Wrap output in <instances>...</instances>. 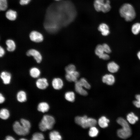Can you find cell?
<instances>
[{"label":"cell","mask_w":140,"mask_h":140,"mask_svg":"<svg viewBox=\"0 0 140 140\" xmlns=\"http://www.w3.org/2000/svg\"><path fill=\"white\" fill-rule=\"evenodd\" d=\"M119 12L121 16L127 21H130L135 18L136 14L132 6L129 3H125L121 7Z\"/></svg>","instance_id":"cell-1"},{"label":"cell","mask_w":140,"mask_h":140,"mask_svg":"<svg viewBox=\"0 0 140 140\" xmlns=\"http://www.w3.org/2000/svg\"><path fill=\"white\" fill-rule=\"evenodd\" d=\"M55 122V119L52 116L49 115H44L39 124V128L42 131L51 130L53 128Z\"/></svg>","instance_id":"cell-2"},{"label":"cell","mask_w":140,"mask_h":140,"mask_svg":"<svg viewBox=\"0 0 140 140\" xmlns=\"http://www.w3.org/2000/svg\"><path fill=\"white\" fill-rule=\"evenodd\" d=\"M76 123L84 128L95 126L97 124L96 119L92 118H88L86 115L83 116H77L75 118Z\"/></svg>","instance_id":"cell-3"},{"label":"cell","mask_w":140,"mask_h":140,"mask_svg":"<svg viewBox=\"0 0 140 140\" xmlns=\"http://www.w3.org/2000/svg\"><path fill=\"white\" fill-rule=\"evenodd\" d=\"M13 131L17 135L19 136H24L28 135L30 130L24 128L19 122L16 121L13 124Z\"/></svg>","instance_id":"cell-4"},{"label":"cell","mask_w":140,"mask_h":140,"mask_svg":"<svg viewBox=\"0 0 140 140\" xmlns=\"http://www.w3.org/2000/svg\"><path fill=\"white\" fill-rule=\"evenodd\" d=\"M122 128L117 130V134L118 137L122 139H126L130 136L132 133L130 127H122Z\"/></svg>","instance_id":"cell-5"},{"label":"cell","mask_w":140,"mask_h":140,"mask_svg":"<svg viewBox=\"0 0 140 140\" xmlns=\"http://www.w3.org/2000/svg\"><path fill=\"white\" fill-rule=\"evenodd\" d=\"M29 37L30 39L34 42H41L43 39V37L40 32L36 31H32L30 33Z\"/></svg>","instance_id":"cell-6"},{"label":"cell","mask_w":140,"mask_h":140,"mask_svg":"<svg viewBox=\"0 0 140 140\" xmlns=\"http://www.w3.org/2000/svg\"><path fill=\"white\" fill-rule=\"evenodd\" d=\"M27 55L32 56L38 63H40L42 60V57L40 53L37 50L31 49L28 50L26 53Z\"/></svg>","instance_id":"cell-7"},{"label":"cell","mask_w":140,"mask_h":140,"mask_svg":"<svg viewBox=\"0 0 140 140\" xmlns=\"http://www.w3.org/2000/svg\"><path fill=\"white\" fill-rule=\"evenodd\" d=\"M36 84L37 88L41 90L46 89L48 86L47 80L45 78L38 79L36 81Z\"/></svg>","instance_id":"cell-8"},{"label":"cell","mask_w":140,"mask_h":140,"mask_svg":"<svg viewBox=\"0 0 140 140\" xmlns=\"http://www.w3.org/2000/svg\"><path fill=\"white\" fill-rule=\"evenodd\" d=\"M79 75V72L75 71L73 72L66 73L65 78L68 81L75 82L77 81V78Z\"/></svg>","instance_id":"cell-9"},{"label":"cell","mask_w":140,"mask_h":140,"mask_svg":"<svg viewBox=\"0 0 140 140\" xmlns=\"http://www.w3.org/2000/svg\"><path fill=\"white\" fill-rule=\"evenodd\" d=\"M83 87L79 81L75 82V88L76 92L81 95L86 96L87 95L88 93Z\"/></svg>","instance_id":"cell-10"},{"label":"cell","mask_w":140,"mask_h":140,"mask_svg":"<svg viewBox=\"0 0 140 140\" xmlns=\"http://www.w3.org/2000/svg\"><path fill=\"white\" fill-rule=\"evenodd\" d=\"M62 80L59 78H54L52 81V85L53 88L55 90H60L63 86Z\"/></svg>","instance_id":"cell-11"},{"label":"cell","mask_w":140,"mask_h":140,"mask_svg":"<svg viewBox=\"0 0 140 140\" xmlns=\"http://www.w3.org/2000/svg\"><path fill=\"white\" fill-rule=\"evenodd\" d=\"M102 81L108 85H111L114 84L115 82V78L111 74H106L102 78Z\"/></svg>","instance_id":"cell-12"},{"label":"cell","mask_w":140,"mask_h":140,"mask_svg":"<svg viewBox=\"0 0 140 140\" xmlns=\"http://www.w3.org/2000/svg\"><path fill=\"white\" fill-rule=\"evenodd\" d=\"M50 108V106L47 102H42L38 104L37 109L39 111L44 113L47 112L49 110Z\"/></svg>","instance_id":"cell-13"},{"label":"cell","mask_w":140,"mask_h":140,"mask_svg":"<svg viewBox=\"0 0 140 140\" xmlns=\"http://www.w3.org/2000/svg\"><path fill=\"white\" fill-rule=\"evenodd\" d=\"M16 97L17 101L19 102H25L27 100L26 93L24 90H20L17 92Z\"/></svg>","instance_id":"cell-14"},{"label":"cell","mask_w":140,"mask_h":140,"mask_svg":"<svg viewBox=\"0 0 140 140\" xmlns=\"http://www.w3.org/2000/svg\"><path fill=\"white\" fill-rule=\"evenodd\" d=\"M0 77L4 84H8L10 83L11 76L9 72L5 71L2 72L1 73Z\"/></svg>","instance_id":"cell-15"},{"label":"cell","mask_w":140,"mask_h":140,"mask_svg":"<svg viewBox=\"0 0 140 140\" xmlns=\"http://www.w3.org/2000/svg\"><path fill=\"white\" fill-rule=\"evenodd\" d=\"M98 30L101 32L103 36H107L110 33L109 27L105 23H102L100 24L98 27Z\"/></svg>","instance_id":"cell-16"},{"label":"cell","mask_w":140,"mask_h":140,"mask_svg":"<svg viewBox=\"0 0 140 140\" xmlns=\"http://www.w3.org/2000/svg\"><path fill=\"white\" fill-rule=\"evenodd\" d=\"M5 16L6 18L10 20L13 21L15 20L17 17V12L13 10L10 9L6 12Z\"/></svg>","instance_id":"cell-17"},{"label":"cell","mask_w":140,"mask_h":140,"mask_svg":"<svg viewBox=\"0 0 140 140\" xmlns=\"http://www.w3.org/2000/svg\"><path fill=\"white\" fill-rule=\"evenodd\" d=\"M107 67L109 72L114 73L118 71L119 67V66L115 62L111 61L108 64Z\"/></svg>","instance_id":"cell-18"},{"label":"cell","mask_w":140,"mask_h":140,"mask_svg":"<svg viewBox=\"0 0 140 140\" xmlns=\"http://www.w3.org/2000/svg\"><path fill=\"white\" fill-rule=\"evenodd\" d=\"M109 120L105 116H102L99 119L98 123L99 126L101 128H105L108 126L109 122Z\"/></svg>","instance_id":"cell-19"},{"label":"cell","mask_w":140,"mask_h":140,"mask_svg":"<svg viewBox=\"0 0 140 140\" xmlns=\"http://www.w3.org/2000/svg\"><path fill=\"white\" fill-rule=\"evenodd\" d=\"M49 137L51 140H61L62 139V137L59 133L55 130L50 132L49 134Z\"/></svg>","instance_id":"cell-20"},{"label":"cell","mask_w":140,"mask_h":140,"mask_svg":"<svg viewBox=\"0 0 140 140\" xmlns=\"http://www.w3.org/2000/svg\"><path fill=\"white\" fill-rule=\"evenodd\" d=\"M127 118L128 122L131 124H135L138 120V117L132 112L129 113L127 115Z\"/></svg>","instance_id":"cell-21"},{"label":"cell","mask_w":140,"mask_h":140,"mask_svg":"<svg viewBox=\"0 0 140 140\" xmlns=\"http://www.w3.org/2000/svg\"><path fill=\"white\" fill-rule=\"evenodd\" d=\"M10 113L9 110L6 108H4L1 109L0 111V118L3 120L8 119L10 116Z\"/></svg>","instance_id":"cell-22"},{"label":"cell","mask_w":140,"mask_h":140,"mask_svg":"<svg viewBox=\"0 0 140 140\" xmlns=\"http://www.w3.org/2000/svg\"><path fill=\"white\" fill-rule=\"evenodd\" d=\"M104 0H95L94 6L95 10L98 12L101 11L102 6L105 2Z\"/></svg>","instance_id":"cell-23"},{"label":"cell","mask_w":140,"mask_h":140,"mask_svg":"<svg viewBox=\"0 0 140 140\" xmlns=\"http://www.w3.org/2000/svg\"><path fill=\"white\" fill-rule=\"evenodd\" d=\"M7 46V49L9 51H13L16 47V45L14 41L11 39H8L6 41Z\"/></svg>","instance_id":"cell-24"},{"label":"cell","mask_w":140,"mask_h":140,"mask_svg":"<svg viewBox=\"0 0 140 140\" xmlns=\"http://www.w3.org/2000/svg\"><path fill=\"white\" fill-rule=\"evenodd\" d=\"M65 97L67 101L70 102H73L74 101L75 96L74 93L72 91H68L65 93Z\"/></svg>","instance_id":"cell-25"},{"label":"cell","mask_w":140,"mask_h":140,"mask_svg":"<svg viewBox=\"0 0 140 140\" xmlns=\"http://www.w3.org/2000/svg\"><path fill=\"white\" fill-rule=\"evenodd\" d=\"M30 74L32 77L36 78L38 77L40 74V70L37 68L33 67L30 70Z\"/></svg>","instance_id":"cell-26"},{"label":"cell","mask_w":140,"mask_h":140,"mask_svg":"<svg viewBox=\"0 0 140 140\" xmlns=\"http://www.w3.org/2000/svg\"><path fill=\"white\" fill-rule=\"evenodd\" d=\"M99 133V130L95 126H94L90 128L88 132V134L90 137H94L97 136Z\"/></svg>","instance_id":"cell-27"},{"label":"cell","mask_w":140,"mask_h":140,"mask_svg":"<svg viewBox=\"0 0 140 140\" xmlns=\"http://www.w3.org/2000/svg\"><path fill=\"white\" fill-rule=\"evenodd\" d=\"M110 4V2L109 0H106L102 8L101 11L104 13L109 11L111 8Z\"/></svg>","instance_id":"cell-28"},{"label":"cell","mask_w":140,"mask_h":140,"mask_svg":"<svg viewBox=\"0 0 140 140\" xmlns=\"http://www.w3.org/2000/svg\"><path fill=\"white\" fill-rule=\"evenodd\" d=\"M45 139L44 134L41 132H36L32 135L31 139L32 140H43Z\"/></svg>","instance_id":"cell-29"},{"label":"cell","mask_w":140,"mask_h":140,"mask_svg":"<svg viewBox=\"0 0 140 140\" xmlns=\"http://www.w3.org/2000/svg\"><path fill=\"white\" fill-rule=\"evenodd\" d=\"M20 122L24 128L29 130H30L31 125L29 120L24 118H22L20 120Z\"/></svg>","instance_id":"cell-30"},{"label":"cell","mask_w":140,"mask_h":140,"mask_svg":"<svg viewBox=\"0 0 140 140\" xmlns=\"http://www.w3.org/2000/svg\"><path fill=\"white\" fill-rule=\"evenodd\" d=\"M131 31L135 35L139 33L140 32V23H137L134 24L132 26Z\"/></svg>","instance_id":"cell-31"},{"label":"cell","mask_w":140,"mask_h":140,"mask_svg":"<svg viewBox=\"0 0 140 140\" xmlns=\"http://www.w3.org/2000/svg\"><path fill=\"white\" fill-rule=\"evenodd\" d=\"M95 53L96 55L100 57L104 53L102 45H99L96 47Z\"/></svg>","instance_id":"cell-32"},{"label":"cell","mask_w":140,"mask_h":140,"mask_svg":"<svg viewBox=\"0 0 140 140\" xmlns=\"http://www.w3.org/2000/svg\"><path fill=\"white\" fill-rule=\"evenodd\" d=\"M79 81L83 87L87 89H89L90 88L91 86L90 84L85 78H81Z\"/></svg>","instance_id":"cell-33"},{"label":"cell","mask_w":140,"mask_h":140,"mask_svg":"<svg viewBox=\"0 0 140 140\" xmlns=\"http://www.w3.org/2000/svg\"><path fill=\"white\" fill-rule=\"evenodd\" d=\"M8 8L7 0H0V10L1 11H5Z\"/></svg>","instance_id":"cell-34"},{"label":"cell","mask_w":140,"mask_h":140,"mask_svg":"<svg viewBox=\"0 0 140 140\" xmlns=\"http://www.w3.org/2000/svg\"><path fill=\"white\" fill-rule=\"evenodd\" d=\"M65 70L66 73L73 72L75 71V67L73 64H70L66 67Z\"/></svg>","instance_id":"cell-35"},{"label":"cell","mask_w":140,"mask_h":140,"mask_svg":"<svg viewBox=\"0 0 140 140\" xmlns=\"http://www.w3.org/2000/svg\"><path fill=\"white\" fill-rule=\"evenodd\" d=\"M136 100L133 101V104L137 108H140V94L137 95L135 96Z\"/></svg>","instance_id":"cell-36"},{"label":"cell","mask_w":140,"mask_h":140,"mask_svg":"<svg viewBox=\"0 0 140 140\" xmlns=\"http://www.w3.org/2000/svg\"><path fill=\"white\" fill-rule=\"evenodd\" d=\"M103 50L105 53H109L111 52V50L109 45L106 44H104L102 45Z\"/></svg>","instance_id":"cell-37"},{"label":"cell","mask_w":140,"mask_h":140,"mask_svg":"<svg viewBox=\"0 0 140 140\" xmlns=\"http://www.w3.org/2000/svg\"><path fill=\"white\" fill-rule=\"evenodd\" d=\"M99 57L100 58L104 60H107L109 58V55L107 53H105Z\"/></svg>","instance_id":"cell-38"},{"label":"cell","mask_w":140,"mask_h":140,"mask_svg":"<svg viewBox=\"0 0 140 140\" xmlns=\"http://www.w3.org/2000/svg\"><path fill=\"white\" fill-rule=\"evenodd\" d=\"M31 0H19V3L21 5H25L28 4Z\"/></svg>","instance_id":"cell-39"},{"label":"cell","mask_w":140,"mask_h":140,"mask_svg":"<svg viewBox=\"0 0 140 140\" xmlns=\"http://www.w3.org/2000/svg\"><path fill=\"white\" fill-rule=\"evenodd\" d=\"M5 100V98L3 94L1 93L0 94V103L2 104L4 102Z\"/></svg>","instance_id":"cell-40"},{"label":"cell","mask_w":140,"mask_h":140,"mask_svg":"<svg viewBox=\"0 0 140 140\" xmlns=\"http://www.w3.org/2000/svg\"><path fill=\"white\" fill-rule=\"evenodd\" d=\"M5 140H15V139L13 136L10 135H8L6 136Z\"/></svg>","instance_id":"cell-41"},{"label":"cell","mask_w":140,"mask_h":140,"mask_svg":"<svg viewBox=\"0 0 140 140\" xmlns=\"http://www.w3.org/2000/svg\"><path fill=\"white\" fill-rule=\"evenodd\" d=\"M5 53V51L3 48L0 46V56H2Z\"/></svg>","instance_id":"cell-42"},{"label":"cell","mask_w":140,"mask_h":140,"mask_svg":"<svg viewBox=\"0 0 140 140\" xmlns=\"http://www.w3.org/2000/svg\"><path fill=\"white\" fill-rule=\"evenodd\" d=\"M137 56L139 59L140 60V51H139L137 54Z\"/></svg>","instance_id":"cell-43"},{"label":"cell","mask_w":140,"mask_h":140,"mask_svg":"<svg viewBox=\"0 0 140 140\" xmlns=\"http://www.w3.org/2000/svg\"><path fill=\"white\" fill-rule=\"evenodd\" d=\"M19 140H27V139L25 138H20L19 139Z\"/></svg>","instance_id":"cell-44"},{"label":"cell","mask_w":140,"mask_h":140,"mask_svg":"<svg viewBox=\"0 0 140 140\" xmlns=\"http://www.w3.org/2000/svg\"><path fill=\"white\" fill-rule=\"evenodd\" d=\"M55 1H59L60 0H55Z\"/></svg>","instance_id":"cell-45"}]
</instances>
